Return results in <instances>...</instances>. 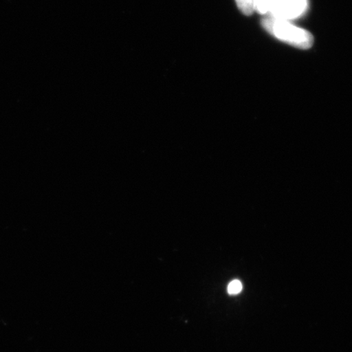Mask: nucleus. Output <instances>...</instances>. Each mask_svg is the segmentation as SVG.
Segmentation results:
<instances>
[{
  "instance_id": "nucleus-2",
  "label": "nucleus",
  "mask_w": 352,
  "mask_h": 352,
  "mask_svg": "<svg viewBox=\"0 0 352 352\" xmlns=\"http://www.w3.org/2000/svg\"><path fill=\"white\" fill-rule=\"evenodd\" d=\"M307 8V0H276L270 13L276 19L289 20L301 16Z\"/></svg>"
},
{
  "instance_id": "nucleus-4",
  "label": "nucleus",
  "mask_w": 352,
  "mask_h": 352,
  "mask_svg": "<svg viewBox=\"0 0 352 352\" xmlns=\"http://www.w3.org/2000/svg\"><path fill=\"white\" fill-rule=\"evenodd\" d=\"M236 6L248 14L252 15L254 8V0H236Z\"/></svg>"
},
{
  "instance_id": "nucleus-5",
  "label": "nucleus",
  "mask_w": 352,
  "mask_h": 352,
  "mask_svg": "<svg viewBox=\"0 0 352 352\" xmlns=\"http://www.w3.org/2000/svg\"><path fill=\"white\" fill-rule=\"evenodd\" d=\"M242 290V284L240 280H232V283L228 286V294H232V296H235V294H239Z\"/></svg>"
},
{
  "instance_id": "nucleus-3",
  "label": "nucleus",
  "mask_w": 352,
  "mask_h": 352,
  "mask_svg": "<svg viewBox=\"0 0 352 352\" xmlns=\"http://www.w3.org/2000/svg\"><path fill=\"white\" fill-rule=\"evenodd\" d=\"M276 0H254V8L259 13L265 14L270 12L272 4L274 3Z\"/></svg>"
},
{
  "instance_id": "nucleus-1",
  "label": "nucleus",
  "mask_w": 352,
  "mask_h": 352,
  "mask_svg": "<svg viewBox=\"0 0 352 352\" xmlns=\"http://www.w3.org/2000/svg\"><path fill=\"white\" fill-rule=\"evenodd\" d=\"M263 28L279 41L298 50H309L314 45V38L307 30L298 28L287 21L267 17L262 21Z\"/></svg>"
}]
</instances>
